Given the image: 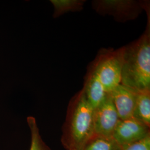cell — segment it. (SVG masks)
<instances>
[{
	"instance_id": "cell-1",
	"label": "cell",
	"mask_w": 150,
	"mask_h": 150,
	"mask_svg": "<svg viewBox=\"0 0 150 150\" xmlns=\"http://www.w3.org/2000/svg\"><path fill=\"white\" fill-rule=\"evenodd\" d=\"M121 83L138 92L150 90L149 30L137 41L123 47Z\"/></svg>"
},
{
	"instance_id": "cell-2",
	"label": "cell",
	"mask_w": 150,
	"mask_h": 150,
	"mask_svg": "<svg viewBox=\"0 0 150 150\" xmlns=\"http://www.w3.org/2000/svg\"><path fill=\"white\" fill-rule=\"evenodd\" d=\"M94 109L83 92L76 98L70 110L62 142L67 150H82L94 134Z\"/></svg>"
},
{
	"instance_id": "cell-3",
	"label": "cell",
	"mask_w": 150,
	"mask_h": 150,
	"mask_svg": "<svg viewBox=\"0 0 150 150\" xmlns=\"http://www.w3.org/2000/svg\"><path fill=\"white\" fill-rule=\"evenodd\" d=\"M123 47L101 54L93 69L108 94L121 84Z\"/></svg>"
},
{
	"instance_id": "cell-4",
	"label": "cell",
	"mask_w": 150,
	"mask_h": 150,
	"mask_svg": "<svg viewBox=\"0 0 150 150\" xmlns=\"http://www.w3.org/2000/svg\"><path fill=\"white\" fill-rule=\"evenodd\" d=\"M119 121L118 113L109 94L106 100L94 110V134L112 137Z\"/></svg>"
},
{
	"instance_id": "cell-5",
	"label": "cell",
	"mask_w": 150,
	"mask_h": 150,
	"mask_svg": "<svg viewBox=\"0 0 150 150\" xmlns=\"http://www.w3.org/2000/svg\"><path fill=\"white\" fill-rule=\"evenodd\" d=\"M150 134V127L132 117L120 120L112 137L123 148L144 139Z\"/></svg>"
},
{
	"instance_id": "cell-6",
	"label": "cell",
	"mask_w": 150,
	"mask_h": 150,
	"mask_svg": "<svg viewBox=\"0 0 150 150\" xmlns=\"http://www.w3.org/2000/svg\"><path fill=\"white\" fill-rule=\"evenodd\" d=\"M98 12L110 14L118 18H134L139 13L138 4L134 1L102 0L95 1L94 6Z\"/></svg>"
},
{
	"instance_id": "cell-7",
	"label": "cell",
	"mask_w": 150,
	"mask_h": 150,
	"mask_svg": "<svg viewBox=\"0 0 150 150\" xmlns=\"http://www.w3.org/2000/svg\"><path fill=\"white\" fill-rule=\"evenodd\" d=\"M138 91L121 83L110 93L120 120L133 117Z\"/></svg>"
},
{
	"instance_id": "cell-8",
	"label": "cell",
	"mask_w": 150,
	"mask_h": 150,
	"mask_svg": "<svg viewBox=\"0 0 150 150\" xmlns=\"http://www.w3.org/2000/svg\"><path fill=\"white\" fill-rule=\"evenodd\" d=\"M82 92L87 102L94 110L98 107L109 95L93 69L88 75Z\"/></svg>"
},
{
	"instance_id": "cell-9",
	"label": "cell",
	"mask_w": 150,
	"mask_h": 150,
	"mask_svg": "<svg viewBox=\"0 0 150 150\" xmlns=\"http://www.w3.org/2000/svg\"><path fill=\"white\" fill-rule=\"evenodd\" d=\"M133 117L150 127V90L138 92Z\"/></svg>"
},
{
	"instance_id": "cell-10",
	"label": "cell",
	"mask_w": 150,
	"mask_h": 150,
	"mask_svg": "<svg viewBox=\"0 0 150 150\" xmlns=\"http://www.w3.org/2000/svg\"><path fill=\"white\" fill-rule=\"evenodd\" d=\"M122 149L113 137L94 134L82 150H121Z\"/></svg>"
},
{
	"instance_id": "cell-11",
	"label": "cell",
	"mask_w": 150,
	"mask_h": 150,
	"mask_svg": "<svg viewBox=\"0 0 150 150\" xmlns=\"http://www.w3.org/2000/svg\"><path fill=\"white\" fill-rule=\"evenodd\" d=\"M85 1L81 0H51L54 6V17L61 16L69 12L81 11Z\"/></svg>"
},
{
	"instance_id": "cell-12",
	"label": "cell",
	"mask_w": 150,
	"mask_h": 150,
	"mask_svg": "<svg viewBox=\"0 0 150 150\" xmlns=\"http://www.w3.org/2000/svg\"><path fill=\"white\" fill-rule=\"evenodd\" d=\"M27 121L31 132V146L30 150H51L42 139L35 117L32 116L28 117Z\"/></svg>"
},
{
	"instance_id": "cell-13",
	"label": "cell",
	"mask_w": 150,
	"mask_h": 150,
	"mask_svg": "<svg viewBox=\"0 0 150 150\" xmlns=\"http://www.w3.org/2000/svg\"><path fill=\"white\" fill-rule=\"evenodd\" d=\"M121 150H150V134L144 139L123 147Z\"/></svg>"
}]
</instances>
